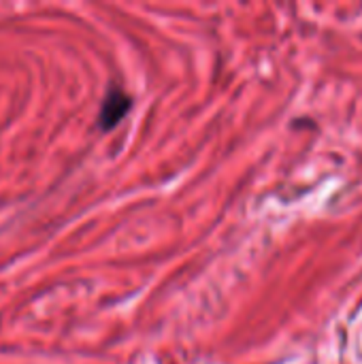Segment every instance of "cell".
<instances>
[{
	"mask_svg": "<svg viewBox=\"0 0 362 364\" xmlns=\"http://www.w3.org/2000/svg\"><path fill=\"white\" fill-rule=\"evenodd\" d=\"M132 107V98L119 87V85H111L102 98L100 111H98V126L100 130H113L130 111Z\"/></svg>",
	"mask_w": 362,
	"mask_h": 364,
	"instance_id": "6da1fadb",
	"label": "cell"
}]
</instances>
